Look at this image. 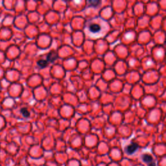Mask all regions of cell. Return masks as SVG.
Returning a JSON list of instances; mask_svg holds the SVG:
<instances>
[{"mask_svg":"<svg viewBox=\"0 0 166 166\" xmlns=\"http://www.w3.org/2000/svg\"><path fill=\"white\" fill-rule=\"evenodd\" d=\"M99 19L90 21L87 25L88 34L92 37L97 38L104 34V31L107 29L106 25H104L105 22L103 20L99 21Z\"/></svg>","mask_w":166,"mask_h":166,"instance_id":"cell-1","label":"cell"},{"mask_svg":"<svg viewBox=\"0 0 166 166\" xmlns=\"http://www.w3.org/2000/svg\"><path fill=\"white\" fill-rule=\"evenodd\" d=\"M138 147H139V146L137 143H132L125 147V151L128 154H132L137 150Z\"/></svg>","mask_w":166,"mask_h":166,"instance_id":"cell-2","label":"cell"},{"mask_svg":"<svg viewBox=\"0 0 166 166\" xmlns=\"http://www.w3.org/2000/svg\"><path fill=\"white\" fill-rule=\"evenodd\" d=\"M142 158L143 160V161L145 163H147V164H150L154 162L153 158L152 157V156L149 154H144L142 156Z\"/></svg>","mask_w":166,"mask_h":166,"instance_id":"cell-3","label":"cell"},{"mask_svg":"<svg viewBox=\"0 0 166 166\" xmlns=\"http://www.w3.org/2000/svg\"><path fill=\"white\" fill-rule=\"evenodd\" d=\"M48 60H40L39 61H38L37 64L40 67V68H45L46 66H47L48 64Z\"/></svg>","mask_w":166,"mask_h":166,"instance_id":"cell-4","label":"cell"},{"mask_svg":"<svg viewBox=\"0 0 166 166\" xmlns=\"http://www.w3.org/2000/svg\"><path fill=\"white\" fill-rule=\"evenodd\" d=\"M53 53H50L48 54V56L47 57V59H46V60H48V62H49V61L53 62V61H54L55 59H56L57 58V54L54 55V56H53Z\"/></svg>","mask_w":166,"mask_h":166,"instance_id":"cell-5","label":"cell"},{"mask_svg":"<svg viewBox=\"0 0 166 166\" xmlns=\"http://www.w3.org/2000/svg\"><path fill=\"white\" fill-rule=\"evenodd\" d=\"M21 113L25 117H28L30 116V113L26 108L21 109Z\"/></svg>","mask_w":166,"mask_h":166,"instance_id":"cell-6","label":"cell"},{"mask_svg":"<svg viewBox=\"0 0 166 166\" xmlns=\"http://www.w3.org/2000/svg\"><path fill=\"white\" fill-rule=\"evenodd\" d=\"M148 166H156V163H155L154 162H153V163H151L149 164V165H148Z\"/></svg>","mask_w":166,"mask_h":166,"instance_id":"cell-7","label":"cell"}]
</instances>
